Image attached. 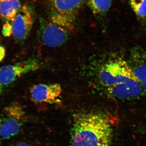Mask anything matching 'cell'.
Masks as SVG:
<instances>
[{
	"label": "cell",
	"mask_w": 146,
	"mask_h": 146,
	"mask_svg": "<svg viewBox=\"0 0 146 146\" xmlns=\"http://www.w3.org/2000/svg\"><path fill=\"white\" fill-rule=\"evenodd\" d=\"M51 11L76 17L86 0H48Z\"/></svg>",
	"instance_id": "obj_10"
},
{
	"label": "cell",
	"mask_w": 146,
	"mask_h": 146,
	"mask_svg": "<svg viewBox=\"0 0 146 146\" xmlns=\"http://www.w3.org/2000/svg\"><path fill=\"white\" fill-rule=\"evenodd\" d=\"M40 63L35 58H30L13 65L0 68V85H8L25 74L39 69Z\"/></svg>",
	"instance_id": "obj_6"
},
{
	"label": "cell",
	"mask_w": 146,
	"mask_h": 146,
	"mask_svg": "<svg viewBox=\"0 0 146 146\" xmlns=\"http://www.w3.org/2000/svg\"><path fill=\"white\" fill-rule=\"evenodd\" d=\"M107 90L111 96L124 100L137 98L141 96L144 92L135 77L118 85L107 88Z\"/></svg>",
	"instance_id": "obj_8"
},
{
	"label": "cell",
	"mask_w": 146,
	"mask_h": 146,
	"mask_svg": "<svg viewBox=\"0 0 146 146\" xmlns=\"http://www.w3.org/2000/svg\"><path fill=\"white\" fill-rule=\"evenodd\" d=\"M131 8L142 25L146 24V0H129Z\"/></svg>",
	"instance_id": "obj_13"
},
{
	"label": "cell",
	"mask_w": 146,
	"mask_h": 146,
	"mask_svg": "<svg viewBox=\"0 0 146 146\" xmlns=\"http://www.w3.org/2000/svg\"><path fill=\"white\" fill-rule=\"evenodd\" d=\"M23 108L18 102H13L4 108L1 131V138L9 139L17 135L26 120Z\"/></svg>",
	"instance_id": "obj_3"
},
{
	"label": "cell",
	"mask_w": 146,
	"mask_h": 146,
	"mask_svg": "<svg viewBox=\"0 0 146 146\" xmlns=\"http://www.w3.org/2000/svg\"><path fill=\"white\" fill-rule=\"evenodd\" d=\"M34 14L31 6H21L12 23V35L16 42H23L29 36L34 23Z\"/></svg>",
	"instance_id": "obj_5"
},
{
	"label": "cell",
	"mask_w": 146,
	"mask_h": 146,
	"mask_svg": "<svg viewBox=\"0 0 146 146\" xmlns=\"http://www.w3.org/2000/svg\"><path fill=\"white\" fill-rule=\"evenodd\" d=\"M112 133L111 121L104 114H78L72 128L71 146H110Z\"/></svg>",
	"instance_id": "obj_1"
},
{
	"label": "cell",
	"mask_w": 146,
	"mask_h": 146,
	"mask_svg": "<svg viewBox=\"0 0 146 146\" xmlns=\"http://www.w3.org/2000/svg\"><path fill=\"white\" fill-rule=\"evenodd\" d=\"M40 36L43 44L49 47L59 46L65 44L73 31L63 25L48 18L40 19Z\"/></svg>",
	"instance_id": "obj_4"
},
{
	"label": "cell",
	"mask_w": 146,
	"mask_h": 146,
	"mask_svg": "<svg viewBox=\"0 0 146 146\" xmlns=\"http://www.w3.org/2000/svg\"><path fill=\"white\" fill-rule=\"evenodd\" d=\"M2 87H3V86H1V85H0V94H1V93L2 91Z\"/></svg>",
	"instance_id": "obj_18"
},
{
	"label": "cell",
	"mask_w": 146,
	"mask_h": 146,
	"mask_svg": "<svg viewBox=\"0 0 146 146\" xmlns=\"http://www.w3.org/2000/svg\"><path fill=\"white\" fill-rule=\"evenodd\" d=\"M0 146H3L2 145H1V144L0 143Z\"/></svg>",
	"instance_id": "obj_19"
},
{
	"label": "cell",
	"mask_w": 146,
	"mask_h": 146,
	"mask_svg": "<svg viewBox=\"0 0 146 146\" xmlns=\"http://www.w3.org/2000/svg\"><path fill=\"white\" fill-rule=\"evenodd\" d=\"M3 1V0H0V1Z\"/></svg>",
	"instance_id": "obj_20"
},
{
	"label": "cell",
	"mask_w": 146,
	"mask_h": 146,
	"mask_svg": "<svg viewBox=\"0 0 146 146\" xmlns=\"http://www.w3.org/2000/svg\"><path fill=\"white\" fill-rule=\"evenodd\" d=\"M62 92L59 84H39L31 88V97L35 103L52 104L57 101Z\"/></svg>",
	"instance_id": "obj_7"
},
{
	"label": "cell",
	"mask_w": 146,
	"mask_h": 146,
	"mask_svg": "<svg viewBox=\"0 0 146 146\" xmlns=\"http://www.w3.org/2000/svg\"><path fill=\"white\" fill-rule=\"evenodd\" d=\"M112 0H86V3L94 15L104 17L107 15Z\"/></svg>",
	"instance_id": "obj_12"
},
{
	"label": "cell",
	"mask_w": 146,
	"mask_h": 146,
	"mask_svg": "<svg viewBox=\"0 0 146 146\" xmlns=\"http://www.w3.org/2000/svg\"><path fill=\"white\" fill-rule=\"evenodd\" d=\"M128 63L144 92H146V52L141 49H134Z\"/></svg>",
	"instance_id": "obj_9"
},
{
	"label": "cell",
	"mask_w": 146,
	"mask_h": 146,
	"mask_svg": "<svg viewBox=\"0 0 146 146\" xmlns=\"http://www.w3.org/2000/svg\"><path fill=\"white\" fill-rule=\"evenodd\" d=\"M5 55V48L1 45L0 39V62L4 58Z\"/></svg>",
	"instance_id": "obj_15"
},
{
	"label": "cell",
	"mask_w": 146,
	"mask_h": 146,
	"mask_svg": "<svg viewBox=\"0 0 146 146\" xmlns=\"http://www.w3.org/2000/svg\"><path fill=\"white\" fill-rule=\"evenodd\" d=\"M22 5L20 0L0 1V17L5 23H12Z\"/></svg>",
	"instance_id": "obj_11"
},
{
	"label": "cell",
	"mask_w": 146,
	"mask_h": 146,
	"mask_svg": "<svg viewBox=\"0 0 146 146\" xmlns=\"http://www.w3.org/2000/svg\"><path fill=\"white\" fill-rule=\"evenodd\" d=\"M3 34L5 36H8L12 35V24L5 23L3 26Z\"/></svg>",
	"instance_id": "obj_14"
},
{
	"label": "cell",
	"mask_w": 146,
	"mask_h": 146,
	"mask_svg": "<svg viewBox=\"0 0 146 146\" xmlns=\"http://www.w3.org/2000/svg\"><path fill=\"white\" fill-rule=\"evenodd\" d=\"M14 146H33L31 144L27 142H22V143H19L16 144Z\"/></svg>",
	"instance_id": "obj_16"
},
{
	"label": "cell",
	"mask_w": 146,
	"mask_h": 146,
	"mask_svg": "<svg viewBox=\"0 0 146 146\" xmlns=\"http://www.w3.org/2000/svg\"><path fill=\"white\" fill-rule=\"evenodd\" d=\"M135 77L128 63L121 58L110 60L105 63L98 73L100 82L107 88Z\"/></svg>",
	"instance_id": "obj_2"
},
{
	"label": "cell",
	"mask_w": 146,
	"mask_h": 146,
	"mask_svg": "<svg viewBox=\"0 0 146 146\" xmlns=\"http://www.w3.org/2000/svg\"><path fill=\"white\" fill-rule=\"evenodd\" d=\"M2 118H0V137H1V128L2 123Z\"/></svg>",
	"instance_id": "obj_17"
}]
</instances>
